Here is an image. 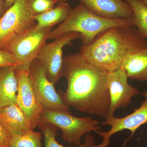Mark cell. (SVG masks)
Returning <instances> with one entry per match:
<instances>
[{
	"instance_id": "cell-6",
	"label": "cell",
	"mask_w": 147,
	"mask_h": 147,
	"mask_svg": "<svg viewBox=\"0 0 147 147\" xmlns=\"http://www.w3.org/2000/svg\"><path fill=\"white\" fill-rule=\"evenodd\" d=\"M29 76L38 98L45 109L69 111L70 107L64 102L61 93L56 91L55 85L48 79L44 67L37 59L30 65Z\"/></svg>"
},
{
	"instance_id": "cell-7",
	"label": "cell",
	"mask_w": 147,
	"mask_h": 147,
	"mask_svg": "<svg viewBox=\"0 0 147 147\" xmlns=\"http://www.w3.org/2000/svg\"><path fill=\"white\" fill-rule=\"evenodd\" d=\"M81 35L76 32L65 34L46 43L41 48L36 58L42 63L50 82L55 85L62 76L63 49L74 40L80 38Z\"/></svg>"
},
{
	"instance_id": "cell-2",
	"label": "cell",
	"mask_w": 147,
	"mask_h": 147,
	"mask_svg": "<svg viewBox=\"0 0 147 147\" xmlns=\"http://www.w3.org/2000/svg\"><path fill=\"white\" fill-rule=\"evenodd\" d=\"M147 47V41L134 27H117L100 34L90 45L82 46L80 54L87 62L107 72L121 68L126 56Z\"/></svg>"
},
{
	"instance_id": "cell-20",
	"label": "cell",
	"mask_w": 147,
	"mask_h": 147,
	"mask_svg": "<svg viewBox=\"0 0 147 147\" xmlns=\"http://www.w3.org/2000/svg\"><path fill=\"white\" fill-rule=\"evenodd\" d=\"M60 0H28V5L33 16L42 14L54 8Z\"/></svg>"
},
{
	"instance_id": "cell-5",
	"label": "cell",
	"mask_w": 147,
	"mask_h": 147,
	"mask_svg": "<svg viewBox=\"0 0 147 147\" xmlns=\"http://www.w3.org/2000/svg\"><path fill=\"white\" fill-rule=\"evenodd\" d=\"M28 5V0H17L0 18V49L36 26Z\"/></svg>"
},
{
	"instance_id": "cell-3",
	"label": "cell",
	"mask_w": 147,
	"mask_h": 147,
	"mask_svg": "<svg viewBox=\"0 0 147 147\" xmlns=\"http://www.w3.org/2000/svg\"><path fill=\"white\" fill-rule=\"evenodd\" d=\"M117 27H134L132 20L110 19L92 12L82 3L72 9L65 21L51 31L47 40H54L65 34L81 35L82 46L90 45L103 32Z\"/></svg>"
},
{
	"instance_id": "cell-28",
	"label": "cell",
	"mask_w": 147,
	"mask_h": 147,
	"mask_svg": "<svg viewBox=\"0 0 147 147\" xmlns=\"http://www.w3.org/2000/svg\"><path fill=\"white\" fill-rule=\"evenodd\" d=\"M60 1H65V0H60Z\"/></svg>"
},
{
	"instance_id": "cell-23",
	"label": "cell",
	"mask_w": 147,
	"mask_h": 147,
	"mask_svg": "<svg viewBox=\"0 0 147 147\" xmlns=\"http://www.w3.org/2000/svg\"><path fill=\"white\" fill-rule=\"evenodd\" d=\"M110 143V139H103L102 143H100V144L97 145H94V144L92 145L89 147H107Z\"/></svg>"
},
{
	"instance_id": "cell-29",
	"label": "cell",
	"mask_w": 147,
	"mask_h": 147,
	"mask_svg": "<svg viewBox=\"0 0 147 147\" xmlns=\"http://www.w3.org/2000/svg\"></svg>"
},
{
	"instance_id": "cell-9",
	"label": "cell",
	"mask_w": 147,
	"mask_h": 147,
	"mask_svg": "<svg viewBox=\"0 0 147 147\" xmlns=\"http://www.w3.org/2000/svg\"><path fill=\"white\" fill-rule=\"evenodd\" d=\"M18 82L17 104L22 110L32 130L40 120L45 108L38 98L29 76V70L15 67Z\"/></svg>"
},
{
	"instance_id": "cell-1",
	"label": "cell",
	"mask_w": 147,
	"mask_h": 147,
	"mask_svg": "<svg viewBox=\"0 0 147 147\" xmlns=\"http://www.w3.org/2000/svg\"><path fill=\"white\" fill-rule=\"evenodd\" d=\"M107 73L89 63L79 53L65 56L62 76L67 86L65 92H61L64 102L81 113L106 119L110 104Z\"/></svg>"
},
{
	"instance_id": "cell-8",
	"label": "cell",
	"mask_w": 147,
	"mask_h": 147,
	"mask_svg": "<svg viewBox=\"0 0 147 147\" xmlns=\"http://www.w3.org/2000/svg\"><path fill=\"white\" fill-rule=\"evenodd\" d=\"M35 28L15 40L5 49L21 63L22 65L19 67L26 70H29L32 62L36 59L41 48L46 44L52 30V28L36 30Z\"/></svg>"
},
{
	"instance_id": "cell-27",
	"label": "cell",
	"mask_w": 147,
	"mask_h": 147,
	"mask_svg": "<svg viewBox=\"0 0 147 147\" xmlns=\"http://www.w3.org/2000/svg\"><path fill=\"white\" fill-rule=\"evenodd\" d=\"M136 147H140V146H139V145H138V146H136Z\"/></svg>"
},
{
	"instance_id": "cell-12",
	"label": "cell",
	"mask_w": 147,
	"mask_h": 147,
	"mask_svg": "<svg viewBox=\"0 0 147 147\" xmlns=\"http://www.w3.org/2000/svg\"><path fill=\"white\" fill-rule=\"evenodd\" d=\"M78 1L92 12L103 18L129 20L133 18L131 7L124 0Z\"/></svg>"
},
{
	"instance_id": "cell-11",
	"label": "cell",
	"mask_w": 147,
	"mask_h": 147,
	"mask_svg": "<svg viewBox=\"0 0 147 147\" xmlns=\"http://www.w3.org/2000/svg\"><path fill=\"white\" fill-rule=\"evenodd\" d=\"M145 98L139 108L134 110V112L128 115L121 118L114 117L108 118L105 121L101 123L102 125H108L111 127L109 131H97L96 133L100 135L103 139H110L114 134L123 130L131 131L128 141L133 137L136 130L142 125L147 123V90L142 94Z\"/></svg>"
},
{
	"instance_id": "cell-26",
	"label": "cell",
	"mask_w": 147,
	"mask_h": 147,
	"mask_svg": "<svg viewBox=\"0 0 147 147\" xmlns=\"http://www.w3.org/2000/svg\"><path fill=\"white\" fill-rule=\"evenodd\" d=\"M147 6V0H140Z\"/></svg>"
},
{
	"instance_id": "cell-18",
	"label": "cell",
	"mask_w": 147,
	"mask_h": 147,
	"mask_svg": "<svg viewBox=\"0 0 147 147\" xmlns=\"http://www.w3.org/2000/svg\"><path fill=\"white\" fill-rule=\"evenodd\" d=\"M133 12L134 26L144 39L147 38V6L140 0H124Z\"/></svg>"
},
{
	"instance_id": "cell-21",
	"label": "cell",
	"mask_w": 147,
	"mask_h": 147,
	"mask_svg": "<svg viewBox=\"0 0 147 147\" xmlns=\"http://www.w3.org/2000/svg\"><path fill=\"white\" fill-rule=\"evenodd\" d=\"M22 64L10 52L4 49H0V67L7 66L17 67Z\"/></svg>"
},
{
	"instance_id": "cell-10",
	"label": "cell",
	"mask_w": 147,
	"mask_h": 147,
	"mask_svg": "<svg viewBox=\"0 0 147 147\" xmlns=\"http://www.w3.org/2000/svg\"><path fill=\"white\" fill-rule=\"evenodd\" d=\"M128 79L126 71L122 68L107 73V84L110 99L108 118L114 117L117 109L126 108L131 103L132 97L140 94L137 88L129 84Z\"/></svg>"
},
{
	"instance_id": "cell-14",
	"label": "cell",
	"mask_w": 147,
	"mask_h": 147,
	"mask_svg": "<svg viewBox=\"0 0 147 147\" xmlns=\"http://www.w3.org/2000/svg\"><path fill=\"white\" fill-rule=\"evenodd\" d=\"M121 68L129 79L147 83V47L135 50L124 59Z\"/></svg>"
},
{
	"instance_id": "cell-24",
	"label": "cell",
	"mask_w": 147,
	"mask_h": 147,
	"mask_svg": "<svg viewBox=\"0 0 147 147\" xmlns=\"http://www.w3.org/2000/svg\"><path fill=\"white\" fill-rule=\"evenodd\" d=\"M6 11L4 0H0V18L4 14Z\"/></svg>"
},
{
	"instance_id": "cell-19",
	"label": "cell",
	"mask_w": 147,
	"mask_h": 147,
	"mask_svg": "<svg viewBox=\"0 0 147 147\" xmlns=\"http://www.w3.org/2000/svg\"><path fill=\"white\" fill-rule=\"evenodd\" d=\"M42 134L38 131H31L21 135L10 137V147H43L41 143Z\"/></svg>"
},
{
	"instance_id": "cell-15",
	"label": "cell",
	"mask_w": 147,
	"mask_h": 147,
	"mask_svg": "<svg viewBox=\"0 0 147 147\" xmlns=\"http://www.w3.org/2000/svg\"><path fill=\"white\" fill-rule=\"evenodd\" d=\"M15 67H0V108L17 104L18 82Z\"/></svg>"
},
{
	"instance_id": "cell-4",
	"label": "cell",
	"mask_w": 147,
	"mask_h": 147,
	"mask_svg": "<svg viewBox=\"0 0 147 147\" xmlns=\"http://www.w3.org/2000/svg\"><path fill=\"white\" fill-rule=\"evenodd\" d=\"M40 121L52 124L62 131V138L65 142L82 145V137L90 131H101L98 121L91 117H79L74 116L69 111L44 109Z\"/></svg>"
},
{
	"instance_id": "cell-17",
	"label": "cell",
	"mask_w": 147,
	"mask_h": 147,
	"mask_svg": "<svg viewBox=\"0 0 147 147\" xmlns=\"http://www.w3.org/2000/svg\"><path fill=\"white\" fill-rule=\"evenodd\" d=\"M44 138L45 145L44 147H89L94 144L95 139L93 136L88 133L85 134V141L80 146L73 147L64 146L59 144L56 139L58 135L57 131L59 129L57 127L52 124L40 121L37 125Z\"/></svg>"
},
{
	"instance_id": "cell-25",
	"label": "cell",
	"mask_w": 147,
	"mask_h": 147,
	"mask_svg": "<svg viewBox=\"0 0 147 147\" xmlns=\"http://www.w3.org/2000/svg\"><path fill=\"white\" fill-rule=\"evenodd\" d=\"M5 7L6 10L10 7L17 0H4Z\"/></svg>"
},
{
	"instance_id": "cell-16",
	"label": "cell",
	"mask_w": 147,
	"mask_h": 147,
	"mask_svg": "<svg viewBox=\"0 0 147 147\" xmlns=\"http://www.w3.org/2000/svg\"><path fill=\"white\" fill-rule=\"evenodd\" d=\"M72 9L65 1H61L55 8L45 13L33 16L36 23L35 30L53 28L54 26L61 24L67 18Z\"/></svg>"
},
{
	"instance_id": "cell-22",
	"label": "cell",
	"mask_w": 147,
	"mask_h": 147,
	"mask_svg": "<svg viewBox=\"0 0 147 147\" xmlns=\"http://www.w3.org/2000/svg\"><path fill=\"white\" fill-rule=\"evenodd\" d=\"M10 137L0 123V147H10Z\"/></svg>"
},
{
	"instance_id": "cell-13",
	"label": "cell",
	"mask_w": 147,
	"mask_h": 147,
	"mask_svg": "<svg viewBox=\"0 0 147 147\" xmlns=\"http://www.w3.org/2000/svg\"><path fill=\"white\" fill-rule=\"evenodd\" d=\"M0 123L10 137L34 130L17 104L0 108Z\"/></svg>"
}]
</instances>
